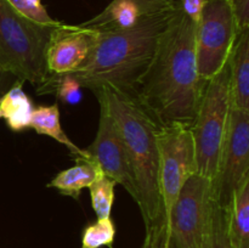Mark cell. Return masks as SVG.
Wrapping results in <instances>:
<instances>
[{
    "label": "cell",
    "mask_w": 249,
    "mask_h": 248,
    "mask_svg": "<svg viewBox=\"0 0 249 248\" xmlns=\"http://www.w3.org/2000/svg\"><path fill=\"white\" fill-rule=\"evenodd\" d=\"M208 80L199 75L196 57V23L181 7L160 35L136 97L160 126L191 128Z\"/></svg>",
    "instance_id": "1"
},
{
    "label": "cell",
    "mask_w": 249,
    "mask_h": 248,
    "mask_svg": "<svg viewBox=\"0 0 249 248\" xmlns=\"http://www.w3.org/2000/svg\"><path fill=\"white\" fill-rule=\"evenodd\" d=\"M92 92L99 101L104 102L116 122L128 152L138 189V206L146 229L143 248H164L167 232L163 224L158 184L160 126L143 108L136 94L108 88Z\"/></svg>",
    "instance_id": "2"
},
{
    "label": "cell",
    "mask_w": 249,
    "mask_h": 248,
    "mask_svg": "<svg viewBox=\"0 0 249 248\" xmlns=\"http://www.w3.org/2000/svg\"><path fill=\"white\" fill-rule=\"evenodd\" d=\"M179 7L142 15L135 26L119 31H97L96 43L80 70L71 74L82 88L95 91L102 88L136 94L147 71L158 40Z\"/></svg>",
    "instance_id": "3"
},
{
    "label": "cell",
    "mask_w": 249,
    "mask_h": 248,
    "mask_svg": "<svg viewBox=\"0 0 249 248\" xmlns=\"http://www.w3.org/2000/svg\"><path fill=\"white\" fill-rule=\"evenodd\" d=\"M56 26L32 22L0 0V72L36 87L43 84L50 75L45 55Z\"/></svg>",
    "instance_id": "4"
},
{
    "label": "cell",
    "mask_w": 249,
    "mask_h": 248,
    "mask_svg": "<svg viewBox=\"0 0 249 248\" xmlns=\"http://www.w3.org/2000/svg\"><path fill=\"white\" fill-rule=\"evenodd\" d=\"M231 111L229 62L207 82L203 96L191 126L196 150L197 174L214 181Z\"/></svg>",
    "instance_id": "5"
},
{
    "label": "cell",
    "mask_w": 249,
    "mask_h": 248,
    "mask_svg": "<svg viewBox=\"0 0 249 248\" xmlns=\"http://www.w3.org/2000/svg\"><path fill=\"white\" fill-rule=\"evenodd\" d=\"M158 184L163 224L167 232L170 213L185 182L197 174L196 150L190 126H160L158 133Z\"/></svg>",
    "instance_id": "6"
},
{
    "label": "cell",
    "mask_w": 249,
    "mask_h": 248,
    "mask_svg": "<svg viewBox=\"0 0 249 248\" xmlns=\"http://www.w3.org/2000/svg\"><path fill=\"white\" fill-rule=\"evenodd\" d=\"M212 198L209 179L194 174L185 182L168 221L167 248H204Z\"/></svg>",
    "instance_id": "7"
},
{
    "label": "cell",
    "mask_w": 249,
    "mask_h": 248,
    "mask_svg": "<svg viewBox=\"0 0 249 248\" xmlns=\"http://www.w3.org/2000/svg\"><path fill=\"white\" fill-rule=\"evenodd\" d=\"M238 31L229 0H204L196 23V57L199 75L209 80L226 66Z\"/></svg>",
    "instance_id": "8"
},
{
    "label": "cell",
    "mask_w": 249,
    "mask_h": 248,
    "mask_svg": "<svg viewBox=\"0 0 249 248\" xmlns=\"http://www.w3.org/2000/svg\"><path fill=\"white\" fill-rule=\"evenodd\" d=\"M249 177V112L231 107L228 130L216 177L212 182L213 197L230 209L235 192Z\"/></svg>",
    "instance_id": "9"
},
{
    "label": "cell",
    "mask_w": 249,
    "mask_h": 248,
    "mask_svg": "<svg viewBox=\"0 0 249 248\" xmlns=\"http://www.w3.org/2000/svg\"><path fill=\"white\" fill-rule=\"evenodd\" d=\"M100 104V121L95 140L87 148L90 157L100 165L102 173L122 185L138 203V189L125 145L116 122L104 102Z\"/></svg>",
    "instance_id": "10"
},
{
    "label": "cell",
    "mask_w": 249,
    "mask_h": 248,
    "mask_svg": "<svg viewBox=\"0 0 249 248\" xmlns=\"http://www.w3.org/2000/svg\"><path fill=\"white\" fill-rule=\"evenodd\" d=\"M97 31L77 24L58 23L53 29L46 48V67L50 74L77 72L89 58Z\"/></svg>",
    "instance_id": "11"
},
{
    "label": "cell",
    "mask_w": 249,
    "mask_h": 248,
    "mask_svg": "<svg viewBox=\"0 0 249 248\" xmlns=\"http://www.w3.org/2000/svg\"><path fill=\"white\" fill-rule=\"evenodd\" d=\"M229 66L231 107L249 112V29L237 35Z\"/></svg>",
    "instance_id": "12"
},
{
    "label": "cell",
    "mask_w": 249,
    "mask_h": 248,
    "mask_svg": "<svg viewBox=\"0 0 249 248\" xmlns=\"http://www.w3.org/2000/svg\"><path fill=\"white\" fill-rule=\"evenodd\" d=\"M75 160L77 164L61 170L46 186L56 189L61 195L78 199L82 190L89 187L104 173L91 158H79Z\"/></svg>",
    "instance_id": "13"
},
{
    "label": "cell",
    "mask_w": 249,
    "mask_h": 248,
    "mask_svg": "<svg viewBox=\"0 0 249 248\" xmlns=\"http://www.w3.org/2000/svg\"><path fill=\"white\" fill-rule=\"evenodd\" d=\"M33 109V101L24 92L21 80L16 79V83L0 96V119H4L12 131L29 128Z\"/></svg>",
    "instance_id": "14"
},
{
    "label": "cell",
    "mask_w": 249,
    "mask_h": 248,
    "mask_svg": "<svg viewBox=\"0 0 249 248\" xmlns=\"http://www.w3.org/2000/svg\"><path fill=\"white\" fill-rule=\"evenodd\" d=\"M29 128L36 130L40 135L50 136L51 139L57 141L61 145L66 146L75 159L79 158H91L87 150H82L74 142H72L67 134L63 131L60 122V108L57 104L51 106H36L34 107L32 114ZM92 159V158H91Z\"/></svg>",
    "instance_id": "15"
},
{
    "label": "cell",
    "mask_w": 249,
    "mask_h": 248,
    "mask_svg": "<svg viewBox=\"0 0 249 248\" xmlns=\"http://www.w3.org/2000/svg\"><path fill=\"white\" fill-rule=\"evenodd\" d=\"M140 17V11L130 0H112L97 16L80 24L99 32L119 31L135 26Z\"/></svg>",
    "instance_id": "16"
},
{
    "label": "cell",
    "mask_w": 249,
    "mask_h": 248,
    "mask_svg": "<svg viewBox=\"0 0 249 248\" xmlns=\"http://www.w3.org/2000/svg\"><path fill=\"white\" fill-rule=\"evenodd\" d=\"M229 231L232 248H249V177L233 195L229 209Z\"/></svg>",
    "instance_id": "17"
},
{
    "label": "cell",
    "mask_w": 249,
    "mask_h": 248,
    "mask_svg": "<svg viewBox=\"0 0 249 248\" xmlns=\"http://www.w3.org/2000/svg\"><path fill=\"white\" fill-rule=\"evenodd\" d=\"M82 89V85L71 73L50 74L43 84L36 87V94H53L63 104L75 106L83 99Z\"/></svg>",
    "instance_id": "18"
},
{
    "label": "cell",
    "mask_w": 249,
    "mask_h": 248,
    "mask_svg": "<svg viewBox=\"0 0 249 248\" xmlns=\"http://www.w3.org/2000/svg\"><path fill=\"white\" fill-rule=\"evenodd\" d=\"M204 248H232L229 231V209L221 207L214 197Z\"/></svg>",
    "instance_id": "19"
},
{
    "label": "cell",
    "mask_w": 249,
    "mask_h": 248,
    "mask_svg": "<svg viewBox=\"0 0 249 248\" xmlns=\"http://www.w3.org/2000/svg\"><path fill=\"white\" fill-rule=\"evenodd\" d=\"M117 182L101 174L89 186L91 207L96 213L97 219L111 218L112 206L114 202V189Z\"/></svg>",
    "instance_id": "20"
},
{
    "label": "cell",
    "mask_w": 249,
    "mask_h": 248,
    "mask_svg": "<svg viewBox=\"0 0 249 248\" xmlns=\"http://www.w3.org/2000/svg\"><path fill=\"white\" fill-rule=\"evenodd\" d=\"M116 236V226L111 218L97 219L84 229L82 235V248H101L111 246Z\"/></svg>",
    "instance_id": "21"
},
{
    "label": "cell",
    "mask_w": 249,
    "mask_h": 248,
    "mask_svg": "<svg viewBox=\"0 0 249 248\" xmlns=\"http://www.w3.org/2000/svg\"><path fill=\"white\" fill-rule=\"evenodd\" d=\"M18 14L43 26H56L60 22L53 19L46 11L41 0H6Z\"/></svg>",
    "instance_id": "22"
},
{
    "label": "cell",
    "mask_w": 249,
    "mask_h": 248,
    "mask_svg": "<svg viewBox=\"0 0 249 248\" xmlns=\"http://www.w3.org/2000/svg\"><path fill=\"white\" fill-rule=\"evenodd\" d=\"M235 17L238 34L249 29V0H229Z\"/></svg>",
    "instance_id": "23"
},
{
    "label": "cell",
    "mask_w": 249,
    "mask_h": 248,
    "mask_svg": "<svg viewBox=\"0 0 249 248\" xmlns=\"http://www.w3.org/2000/svg\"><path fill=\"white\" fill-rule=\"evenodd\" d=\"M130 1L136 5L141 16H142V15L152 14V12L168 9V7L177 4L179 0H130Z\"/></svg>",
    "instance_id": "24"
},
{
    "label": "cell",
    "mask_w": 249,
    "mask_h": 248,
    "mask_svg": "<svg viewBox=\"0 0 249 248\" xmlns=\"http://www.w3.org/2000/svg\"><path fill=\"white\" fill-rule=\"evenodd\" d=\"M181 11L191 19L192 22L197 23L201 17L202 10L204 6V0H179Z\"/></svg>",
    "instance_id": "25"
},
{
    "label": "cell",
    "mask_w": 249,
    "mask_h": 248,
    "mask_svg": "<svg viewBox=\"0 0 249 248\" xmlns=\"http://www.w3.org/2000/svg\"><path fill=\"white\" fill-rule=\"evenodd\" d=\"M5 73L0 72V96H1V90H2V84H4V78H5Z\"/></svg>",
    "instance_id": "26"
},
{
    "label": "cell",
    "mask_w": 249,
    "mask_h": 248,
    "mask_svg": "<svg viewBox=\"0 0 249 248\" xmlns=\"http://www.w3.org/2000/svg\"><path fill=\"white\" fill-rule=\"evenodd\" d=\"M164 248H167V246H165V247H164Z\"/></svg>",
    "instance_id": "27"
}]
</instances>
